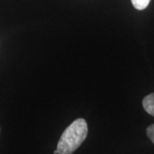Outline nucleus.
I'll return each instance as SVG.
<instances>
[{
    "mask_svg": "<svg viewBox=\"0 0 154 154\" xmlns=\"http://www.w3.org/2000/svg\"><path fill=\"white\" fill-rule=\"evenodd\" d=\"M88 123L83 118H78L63 131L57 143L58 154H72L88 136Z\"/></svg>",
    "mask_w": 154,
    "mask_h": 154,
    "instance_id": "1",
    "label": "nucleus"
},
{
    "mask_svg": "<svg viewBox=\"0 0 154 154\" xmlns=\"http://www.w3.org/2000/svg\"><path fill=\"white\" fill-rule=\"evenodd\" d=\"M144 110L148 114L154 116V93L146 96L142 101Z\"/></svg>",
    "mask_w": 154,
    "mask_h": 154,
    "instance_id": "2",
    "label": "nucleus"
},
{
    "mask_svg": "<svg viewBox=\"0 0 154 154\" xmlns=\"http://www.w3.org/2000/svg\"><path fill=\"white\" fill-rule=\"evenodd\" d=\"M151 0H131L133 6L139 11L145 10L150 4Z\"/></svg>",
    "mask_w": 154,
    "mask_h": 154,
    "instance_id": "3",
    "label": "nucleus"
},
{
    "mask_svg": "<svg viewBox=\"0 0 154 154\" xmlns=\"http://www.w3.org/2000/svg\"><path fill=\"white\" fill-rule=\"evenodd\" d=\"M146 134L151 141L154 144V124H152L146 128Z\"/></svg>",
    "mask_w": 154,
    "mask_h": 154,
    "instance_id": "4",
    "label": "nucleus"
},
{
    "mask_svg": "<svg viewBox=\"0 0 154 154\" xmlns=\"http://www.w3.org/2000/svg\"><path fill=\"white\" fill-rule=\"evenodd\" d=\"M53 153H54V154H58V152H57V150H55V151L53 152Z\"/></svg>",
    "mask_w": 154,
    "mask_h": 154,
    "instance_id": "5",
    "label": "nucleus"
}]
</instances>
